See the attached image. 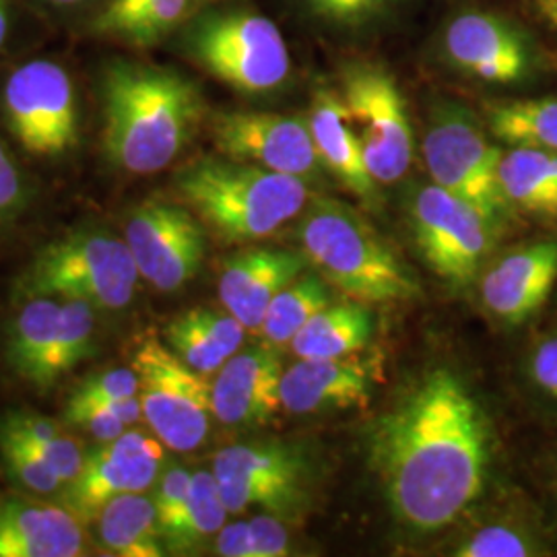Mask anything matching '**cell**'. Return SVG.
Listing matches in <instances>:
<instances>
[{
    "label": "cell",
    "mask_w": 557,
    "mask_h": 557,
    "mask_svg": "<svg viewBox=\"0 0 557 557\" xmlns=\"http://www.w3.org/2000/svg\"><path fill=\"white\" fill-rule=\"evenodd\" d=\"M306 122L322 168L359 200L374 205L379 197V182L372 178L366 165L361 145L338 91H331L326 87L317 89Z\"/></svg>",
    "instance_id": "cell-22"
},
{
    "label": "cell",
    "mask_w": 557,
    "mask_h": 557,
    "mask_svg": "<svg viewBox=\"0 0 557 557\" xmlns=\"http://www.w3.org/2000/svg\"><path fill=\"white\" fill-rule=\"evenodd\" d=\"M59 331L48 363V388L96 351V306L83 299H60Z\"/></svg>",
    "instance_id": "cell-32"
},
{
    "label": "cell",
    "mask_w": 557,
    "mask_h": 557,
    "mask_svg": "<svg viewBox=\"0 0 557 557\" xmlns=\"http://www.w3.org/2000/svg\"><path fill=\"white\" fill-rule=\"evenodd\" d=\"M215 554L221 557H255L250 524L244 520L223 524L215 537Z\"/></svg>",
    "instance_id": "cell-41"
},
{
    "label": "cell",
    "mask_w": 557,
    "mask_h": 557,
    "mask_svg": "<svg viewBox=\"0 0 557 557\" xmlns=\"http://www.w3.org/2000/svg\"><path fill=\"white\" fill-rule=\"evenodd\" d=\"M7 126L36 158H62L79 140V110L69 71L54 60H29L4 83Z\"/></svg>",
    "instance_id": "cell-11"
},
{
    "label": "cell",
    "mask_w": 557,
    "mask_h": 557,
    "mask_svg": "<svg viewBox=\"0 0 557 557\" xmlns=\"http://www.w3.org/2000/svg\"><path fill=\"white\" fill-rule=\"evenodd\" d=\"M83 554V522L64 506L15 498L0 502V557H77Z\"/></svg>",
    "instance_id": "cell-21"
},
{
    "label": "cell",
    "mask_w": 557,
    "mask_h": 557,
    "mask_svg": "<svg viewBox=\"0 0 557 557\" xmlns=\"http://www.w3.org/2000/svg\"><path fill=\"white\" fill-rule=\"evenodd\" d=\"M535 554L531 541L510 527H485L460 545L458 557H524Z\"/></svg>",
    "instance_id": "cell-35"
},
{
    "label": "cell",
    "mask_w": 557,
    "mask_h": 557,
    "mask_svg": "<svg viewBox=\"0 0 557 557\" xmlns=\"http://www.w3.org/2000/svg\"><path fill=\"white\" fill-rule=\"evenodd\" d=\"M499 184L510 200L524 211L557 215V153L512 147L502 153Z\"/></svg>",
    "instance_id": "cell-28"
},
{
    "label": "cell",
    "mask_w": 557,
    "mask_h": 557,
    "mask_svg": "<svg viewBox=\"0 0 557 557\" xmlns=\"http://www.w3.org/2000/svg\"><path fill=\"white\" fill-rule=\"evenodd\" d=\"M213 139L223 158L312 182L324 170L306 119L273 112H221Z\"/></svg>",
    "instance_id": "cell-15"
},
{
    "label": "cell",
    "mask_w": 557,
    "mask_h": 557,
    "mask_svg": "<svg viewBox=\"0 0 557 557\" xmlns=\"http://www.w3.org/2000/svg\"><path fill=\"white\" fill-rule=\"evenodd\" d=\"M139 277L126 239L106 230H79L44 246L20 289L25 298L83 299L114 312L131 306Z\"/></svg>",
    "instance_id": "cell-5"
},
{
    "label": "cell",
    "mask_w": 557,
    "mask_h": 557,
    "mask_svg": "<svg viewBox=\"0 0 557 557\" xmlns=\"http://www.w3.org/2000/svg\"><path fill=\"white\" fill-rule=\"evenodd\" d=\"M213 475L230 515L259 506L283 520L301 517L310 504L312 467L306 453L283 442H246L220 450Z\"/></svg>",
    "instance_id": "cell-8"
},
{
    "label": "cell",
    "mask_w": 557,
    "mask_h": 557,
    "mask_svg": "<svg viewBox=\"0 0 557 557\" xmlns=\"http://www.w3.org/2000/svg\"><path fill=\"white\" fill-rule=\"evenodd\" d=\"M490 131L510 147L541 149L557 153V100L508 101L487 112Z\"/></svg>",
    "instance_id": "cell-29"
},
{
    "label": "cell",
    "mask_w": 557,
    "mask_h": 557,
    "mask_svg": "<svg viewBox=\"0 0 557 557\" xmlns=\"http://www.w3.org/2000/svg\"><path fill=\"white\" fill-rule=\"evenodd\" d=\"M62 419L69 425L83 428L98 442L116 440L120 434H124L128 430L126 423H122L110 409H106L101 405H83V403H69L66 400Z\"/></svg>",
    "instance_id": "cell-37"
},
{
    "label": "cell",
    "mask_w": 557,
    "mask_h": 557,
    "mask_svg": "<svg viewBox=\"0 0 557 557\" xmlns=\"http://www.w3.org/2000/svg\"><path fill=\"white\" fill-rule=\"evenodd\" d=\"M283 361L275 345H259L227 359L211 384L213 418L223 425H262L281 405Z\"/></svg>",
    "instance_id": "cell-17"
},
{
    "label": "cell",
    "mask_w": 557,
    "mask_h": 557,
    "mask_svg": "<svg viewBox=\"0 0 557 557\" xmlns=\"http://www.w3.org/2000/svg\"><path fill=\"white\" fill-rule=\"evenodd\" d=\"M423 160L434 184L475 207L498 232L510 209L499 184L502 151L467 110L448 106L436 114L423 137Z\"/></svg>",
    "instance_id": "cell-10"
},
{
    "label": "cell",
    "mask_w": 557,
    "mask_h": 557,
    "mask_svg": "<svg viewBox=\"0 0 557 557\" xmlns=\"http://www.w3.org/2000/svg\"><path fill=\"white\" fill-rule=\"evenodd\" d=\"M539 17L557 29V0H535Z\"/></svg>",
    "instance_id": "cell-44"
},
{
    "label": "cell",
    "mask_w": 557,
    "mask_h": 557,
    "mask_svg": "<svg viewBox=\"0 0 557 557\" xmlns=\"http://www.w3.org/2000/svg\"><path fill=\"white\" fill-rule=\"evenodd\" d=\"M227 515L213 471L193 473L188 496L178 515L161 529L163 547L170 554H193L202 549L211 539L218 537Z\"/></svg>",
    "instance_id": "cell-26"
},
{
    "label": "cell",
    "mask_w": 557,
    "mask_h": 557,
    "mask_svg": "<svg viewBox=\"0 0 557 557\" xmlns=\"http://www.w3.org/2000/svg\"><path fill=\"white\" fill-rule=\"evenodd\" d=\"M151 2H161V0H110V2L103 7V11H101L100 15H98V20L119 17V15H124V13L133 11V9H139L143 4H151Z\"/></svg>",
    "instance_id": "cell-43"
},
{
    "label": "cell",
    "mask_w": 557,
    "mask_h": 557,
    "mask_svg": "<svg viewBox=\"0 0 557 557\" xmlns=\"http://www.w3.org/2000/svg\"><path fill=\"white\" fill-rule=\"evenodd\" d=\"M180 199L225 242H255L275 234L306 209V180L246 161L205 158L174 178Z\"/></svg>",
    "instance_id": "cell-3"
},
{
    "label": "cell",
    "mask_w": 557,
    "mask_h": 557,
    "mask_svg": "<svg viewBox=\"0 0 557 557\" xmlns=\"http://www.w3.org/2000/svg\"><path fill=\"white\" fill-rule=\"evenodd\" d=\"M372 462L400 524L432 533L483 492L490 425L478 398L450 370H434L380 419Z\"/></svg>",
    "instance_id": "cell-1"
},
{
    "label": "cell",
    "mask_w": 557,
    "mask_h": 557,
    "mask_svg": "<svg viewBox=\"0 0 557 557\" xmlns=\"http://www.w3.org/2000/svg\"><path fill=\"white\" fill-rule=\"evenodd\" d=\"M531 370L539 388L557 398V337L547 338L539 345Z\"/></svg>",
    "instance_id": "cell-42"
},
{
    "label": "cell",
    "mask_w": 557,
    "mask_h": 557,
    "mask_svg": "<svg viewBox=\"0 0 557 557\" xmlns=\"http://www.w3.org/2000/svg\"><path fill=\"white\" fill-rule=\"evenodd\" d=\"M48 2H52V4H77V2H83V0H48Z\"/></svg>",
    "instance_id": "cell-46"
},
{
    "label": "cell",
    "mask_w": 557,
    "mask_h": 557,
    "mask_svg": "<svg viewBox=\"0 0 557 557\" xmlns=\"http://www.w3.org/2000/svg\"><path fill=\"white\" fill-rule=\"evenodd\" d=\"M372 368L361 359H301L281 376V405L289 413H320L366 407Z\"/></svg>",
    "instance_id": "cell-19"
},
{
    "label": "cell",
    "mask_w": 557,
    "mask_h": 557,
    "mask_svg": "<svg viewBox=\"0 0 557 557\" xmlns=\"http://www.w3.org/2000/svg\"><path fill=\"white\" fill-rule=\"evenodd\" d=\"M411 223L421 257L438 277L467 287L492 248L496 230L475 207L430 184L411 200Z\"/></svg>",
    "instance_id": "cell-12"
},
{
    "label": "cell",
    "mask_w": 557,
    "mask_h": 557,
    "mask_svg": "<svg viewBox=\"0 0 557 557\" xmlns=\"http://www.w3.org/2000/svg\"><path fill=\"white\" fill-rule=\"evenodd\" d=\"M248 524L255 543V557L292 556V541L283 518L267 512L248 520Z\"/></svg>",
    "instance_id": "cell-40"
},
{
    "label": "cell",
    "mask_w": 557,
    "mask_h": 557,
    "mask_svg": "<svg viewBox=\"0 0 557 557\" xmlns=\"http://www.w3.org/2000/svg\"><path fill=\"white\" fill-rule=\"evenodd\" d=\"M326 306H331V292L324 278L301 273L273 299L260 331L275 347L292 343V338Z\"/></svg>",
    "instance_id": "cell-31"
},
{
    "label": "cell",
    "mask_w": 557,
    "mask_h": 557,
    "mask_svg": "<svg viewBox=\"0 0 557 557\" xmlns=\"http://www.w3.org/2000/svg\"><path fill=\"white\" fill-rule=\"evenodd\" d=\"M139 395V376L135 368H112L81 380L71 403H108Z\"/></svg>",
    "instance_id": "cell-34"
},
{
    "label": "cell",
    "mask_w": 557,
    "mask_h": 557,
    "mask_svg": "<svg viewBox=\"0 0 557 557\" xmlns=\"http://www.w3.org/2000/svg\"><path fill=\"white\" fill-rule=\"evenodd\" d=\"M186 50L215 79L242 94H269L292 73V57L277 25L255 11H215L186 32Z\"/></svg>",
    "instance_id": "cell-6"
},
{
    "label": "cell",
    "mask_w": 557,
    "mask_h": 557,
    "mask_svg": "<svg viewBox=\"0 0 557 557\" xmlns=\"http://www.w3.org/2000/svg\"><path fill=\"white\" fill-rule=\"evenodd\" d=\"M338 96L372 178L398 182L413 160V131L397 79L376 62H351L341 71Z\"/></svg>",
    "instance_id": "cell-7"
},
{
    "label": "cell",
    "mask_w": 557,
    "mask_h": 557,
    "mask_svg": "<svg viewBox=\"0 0 557 557\" xmlns=\"http://www.w3.org/2000/svg\"><path fill=\"white\" fill-rule=\"evenodd\" d=\"M59 298H27L7 335V361L11 370L38 391H48V363L54 349L60 317Z\"/></svg>",
    "instance_id": "cell-24"
},
{
    "label": "cell",
    "mask_w": 557,
    "mask_h": 557,
    "mask_svg": "<svg viewBox=\"0 0 557 557\" xmlns=\"http://www.w3.org/2000/svg\"><path fill=\"white\" fill-rule=\"evenodd\" d=\"M244 337V324L227 310L193 308L165 326V345L202 376L220 372L238 354Z\"/></svg>",
    "instance_id": "cell-23"
},
{
    "label": "cell",
    "mask_w": 557,
    "mask_h": 557,
    "mask_svg": "<svg viewBox=\"0 0 557 557\" xmlns=\"http://www.w3.org/2000/svg\"><path fill=\"white\" fill-rule=\"evenodd\" d=\"M124 239L140 277L160 292H178L199 273L207 252L205 230L174 202L147 200L131 211Z\"/></svg>",
    "instance_id": "cell-14"
},
{
    "label": "cell",
    "mask_w": 557,
    "mask_h": 557,
    "mask_svg": "<svg viewBox=\"0 0 557 557\" xmlns=\"http://www.w3.org/2000/svg\"><path fill=\"white\" fill-rule=\"evenodd\" d=\"M190 481H193V473L180 465L161 471L160 479L156 481V492L151 496L156 502V508H158L160 533L161 529L168 527L170 520L178 515L184 499L188 496Z\"/></svg>",
    "instance_id": "cell-38"
},
{
    "label": "cell",
    "mask_w": 557,
    "mask_h": 557,
    "mask_svg": "<svg viewBox=\"0 0 557 557\" xmlns=\"http://www.w3.org/2000/svg\"><path fill=\"white\" fill-rule=\"evenodd\" d=\"M0 460L11 481L27 492L50 496L64 487V481L25 440L4 430H0Z\"/></svg>",
    "instance_id": "cell-33"
},
{
    "label": "cell",
    "mask_w": 557,
    "mask_h": 557,
    "mask_svg": "<svg viewBox=\"0 0 557 557\" xmlns=\"http://www.w3.org/2000/svg\"><path fill=\"white\" fill-rule=\"evenodd\" d=\"M298 232L320 277L347 298L366 304L418 298V278L354 207L312 200L301 211Z\"/></svg>",
    "instance_id": "cell-4"
},
{
    "label": "cell",
    "mask_w": 557,
    "mask_h": 557,
    "mask_svg": "<svg viewBox=\"0 0 557 557\" xmlns=\"http://www.w3.org/2000/svg\"><path fill=\"white\" fill-rule=\"evenodd\" d=\"M29 205V188L9 147L0 139V227L13 223Z\"/></svg>",
    "instance_id": "cell-36"
},
{
    "label": "cell",
    "mask_w": 557,
    "mask_h": 557,
    "mask_svg": "<svg viewBox=\"0 0 557 557\" xmlns=\"http://www.w3.org/2000/svg\"><path fill=\"white\" fill-rule=\"evenodd\" d=\"M312 15L337 25H361L382 13L388 0H304Z\"/></svg>",
    "instance_id": "cell-39"
},
{
    "label": "cell",
    "mask_w": 557,
    "mask_h": 557,
    "mask_svg": "<svg viewBox=\"0 0 557 557\" xmlns=\"http://www.w3.org/2000/svg\"><path fill=\"white\" fill-rule=\"evenodd\" d=\"M163 442L140 430L98 442L85 453L79 475L60 490V499L83 524H91L110 499L156 487L165 462Z\"/></svg>",
    "instance_id": "cell-13"
},
{
    "label": "cell",
    "mask_w": 557,
    "mask_h": 557,
    "mask_svg": "<svg viewBox=\"0 0 557 557\" xmlns=\"http://www.w3.org/2000/svg\"><path fill=\"white\" fill-rule=\"evenodd\" d=\"M444 52L458 71L479 81L512 85L531 71V52L517 29L498 15L467 11L444 34Z\"/></svg>",
    "instance_id": "cell-16"
},
{
    "label": "cell",
    "mask_w": 557,
    "mask_h": 557,
    "mask_svg": "<svg viewBox=\"0 0 557 557\" xmlns=\"http://www.w3.org/2000/svg\"><path fill=\"white\" fill-rule=\"evenodd\" d=\"M7 34H9V4L7 0H0V48L7 40Z\"/></svg>",
    "instance_id": "cell-45"
},
{
    "label": "cell",
    "mask_w": 557,
    "mask_h": 557,
    "mask_svg": "<svg viewBox=\"0 0 557 557\" xmlns=\"http://www.w3.org/2000/svg\"><path fill=\"white\" fill-rule=\"evenodd\" d=\"M306 267V255L271 246H250L225 260L220 277L221 304L246 331H260L273 299Z\"/></svg>",
    "instance_id": "cell-18"
},
{
    "label": "cell",
    "mask_w": 557,
    "mask_h": 557,
    "mask_svg": "<svg viewBox=\"0 0 557 557\" xmlns=\"http://www.w3.org/2000/svg\"><path fill=\"white\" fill-rule=\"evenodd\" d=\"M372 337V317L361 304L326 306L296 337L292 349L301 359H333L363 349Z\"/></svg>",
    "instance_id": "cell-27"
},
{
    "label": "cell",
    "mask_w": 557,
    "mask_h": 557,
    "mask_svg": "<svg viewBox=\"0 0 557 557\" xmlns=\"http://www.w3.org/2000/svg\"><path fill=\"white\" fill-rule=\"evenodd\" d=\"M94 522L101 549L112 556L160 557L165 554L158 508L145 492L110 499Z\"/></svg>",
    "instance_id": "cell-25"
},
{
    "label": "cell",
    "mask_w": 557,
    "mask_h": 557,
    "mask_svg": "<svg viewBox=\"0 0 557 557\" xmlns=\"http://www.w3.org/2000/svg\"><path fill=\"white\" fill-rule=\"evenodd\" d=\"M0 430L25 440L52 467L64 485L79 475L87 450L79 440L64 434L57 421L29 411H9L0 416Z\"/></svg>",
    "instance_id": "cell-30"
},
{
    "label": "cell",
    "mask_w": 557,
    "mask_h": 557,
    "mask_svg": "<svg viewBox=\"0 0 557 557\" xmlns=\"http://www.w3.org/2000/svg\"><path fill=\"white\" fill-rule=\"evenodd\" d=\"M103 147L110 161L137 176L172 165L202 119L199 87L176 71L128 60L101 81Z\"/></svg>",
    "instance_id": "cell-2"
},
{
    "label": "cell",
    "mask_w": 557,
    "mask_h": 557,
    "mask_svg": "<svg viewBox=\"0 0 557 557\" xmlns=\"http://www.w3.org/2000/svg\"><path fill=\"white\" fill-rule=\"evenodd\" d=\"M557 278V244L543 242L518 248L485 275V308L508 324L531 319L549 298Z\"/></svg>",
    "instance_id": "cell-20"
},
{
    "label": "cell",
    "mask_w": 557,
    "mask_h": 557,
    "mask_svg": "<svg viewBox=\"0 0 557 557\" xmlns=\"http://www.w3.org/2000/svg\"><path fill=\"white\" fill-rule=\"evenodd\" d=\"M133 368L139 376L143 418L156 436L176 453L202 446L213 418L211 384L205 376L156 337L140 341Z\"/></svg>",
    "instance_id": "cell-9"
}]
</instances>
